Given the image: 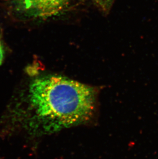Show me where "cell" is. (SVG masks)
I'll return each instance as SVG.
<instances>
[{
  "instance_id": "obj_1",
  "label": "cell",
  "mask_w": 158,
  "mask_h": 159,
  "mask_svg": "<svg viewBox=\"0 0 158 159\" xmlns=\"http://www.w3.org/2000/svg\"><path fill=\"white\" fill-rule=\"evenodd\" d=\"M30 100L48 127H67L89 119L95 104L91 87L60 76L35 80L30 88Z\"/></svg>"
},
{
  "instance_id": "obj_2",
  "label": "cell",
  "mask_w": 158,
  "mask_h": 159,
  "mask_svg": "<svg viewBox=\"0 0 158 159\" xmlns=\"http://www.w3.org/2000/svg\"><path fill=\"white\" fill-rule=\"evenodd\" d=\"M13 11L27 18L47 19L65 11L69 0H9Z\"/></svg>"
},
{
  "instance_id": "obj_3",
  "label": "cell",
  "mask_w": 158,
  "mask_h": 159,
  "mask_svg": "<svg viewBox=\"0 0 158 159\" xmlns=\"http://www.w3.org/2000/svg\"><path fill=\"white\" fill-rule=\"evenodd\" d=\"M4 58V50L3 45L2 44L1 41L0 40V65H1Z\"/></svg>"
},
{
  "instance_id": "obj_4",
  "label": "cell",
  "mask_w": 158,
  "mask_h": 159,
  "mask_svg": "<svg viewBox=\"0 0 158 159\" xmlns=\"http://www.w3.org/2000/svg\"><path fill=\"white\" fill-rule=\"evenodd\" d=\"M113 1V0H105V3L108 5H110Z\"/></svg>"
},
{
  "instance_id": "obj_5",
  "label": "cell",
  "mask_w": 158,
  "mask_h": 159,
  "mask_svg": "<svg viewBox=\"0 0 158 159\" xmlns=\"http://www.w3.org/2000/svg\"><path fill=\"white\" fill-rule=\"evenodd\" d=\"M94 1L98 2V3H101V0H94Z\"/></svg>"
}]
</instances>
